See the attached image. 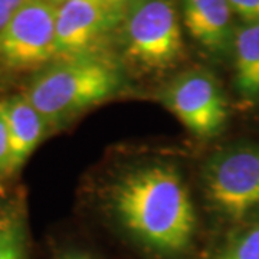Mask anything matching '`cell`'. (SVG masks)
Returning a JSON list of instances; mask_svg holds the SVG:
<instances>
[{
	"mask_svg": "<svg viewBox=\"0 0 259 259\" xmlns=\"http://www.w3.org/2000/svg\"><path fill=\"white\" fill-rule=\"evenodd\" d=\"M120 85V74L111 62L90 55L55 61L44 68L25 97L48 125H55L110 98Z\"/></svg>",
	"mask_w": 259,
	"mask_h": 259,
	"instance_id": "obj_2",
	"label": "cell"
},
{
	"mask_svg": "<svg viewBox=\"0 0 259 259\" xmlns=\"http://www.w3.org/2000/svg\"><path fill=\"white\" fill-rule=\"evenodd\" d=\"M235 85L243 100H259V22H243L233 39Z\"/></svg>",
	"mask_w": 259,
	"mask_h": 259,
	"instance_id": "obj_10",
	"label": "cell"
},
{
	"mask_svg": "<svg viewBox=\"0 0 259 259\" xmlns=\"http://www.w3.org/2000/svg\"><path fill=\"white\" fill-rule=\"evenodd\" d=\"M42 2H48V3H52V5H59V3H62L64 0H42Z\"/></svg>",
	"mask_w": 259,
	"mask_h": 259,
	"instance_id": "obj_18",
	"label": "cell"
},
{
	"mask_svg": "<svg viewBox=\"0 0 259 259\" xmlns=\"http://www.w3.org/2000/svg\"><path fill=\"white\" fill-rule=\"evenodd\" d=\"M25 3L26 0H0V32L6 28V25Z\"/></svg>",
	"mask_w": 259,
	"mask_h": 259,
	"instance_id": "obj_15",
	"label": "cell"
},
{
	"mask_svg": "<svg viewBox=\"0 0 259 259\" xmlns=\"http://www.w3.org/2000/svg\"><path fill=\"white\" fill-rule=\"evenodd\" d=\"M183 23L189 35L213 56L232 52L235 30L229 0H182Z\"/></svg>",
	"mask_w": 259,
	"mask_h": 259,
	"instance_id": "obj_8",
	"label": "cell"
},
{
	"mask_svg": "<svg viewBox=\"0 0 259 259\" xmlns=\"http://www.w3.org/2000/svg\"><path fill=\"white\" fill-rule=\"evenodd\" d=\"M213 259H259V222L239 233Z\"/></svg>",
	"mask_w": 259,
	"mask_h": 259,
	"instance_id": "obj_11",
	"label": "cell"
},
{
	"mask_svg": "<svg viewBox=\"0 0 259 259\" xmlns=\"http://www.w3.org/2000/svg\"><path fill=\"white\" fill-rule=\"evenodd\" d=\"M124 55L141 69L161 72L176 66L185 52L180 13L175 0H133L120 22Z\"/></svg>",
	"mask_w": 259,
	"mask_h": 259,
	"instance_id": "obj_3",
	"label": "cell"
},
{
	"mask_svg": "<svg viewBox=\"0 0 259 259\" xmlns=\"http://www.w3.org/2000/svg\"><path fill=\"white\" fill-rule=\"evenodd\" d=\"M229 3L243 22H259V0H229Z\"/></svg>",
	"mask_w": 259,
	"mask_h": 259,
	"instance_id": "obj_13",
	"label": "cell"
},
{
	"mask_svg": "<svg viewBox=\"0 0 259 259\" xmlns=\"http://www.w3.org/2000/svg\"><path fill=\"white\" fill-rule=\"evenodd\" d=\"M107 2H108V0H107Z\"/></svg>",
	"mask_w": 259,
	"mask_h": 259,
	"instance_id": "obj_19",
	"label": "cell"
},
{
	"mask_svg": "<svg viewBox=\"0 0 259 259\" xmlns=\"http://www.w3.org/2000/svg\"><path fill=\"white\" fill-rule=\"evenodd\" d=\"M161 100L197 137L218 136L228 120L226 97L214 75L204 69L177 75L161 93Z\"/></svg>",
	"mask_w": 259,
	"mask_h": 259,
	"instance_id": "obj_6",
	"label": "cell"
},
{
	"mask_svg": "<svg viewBox=\"0 0 259 259\" xmlns=\"http://www.w3.org/2000/svg\"><path fill=\"white\" fill-rule=\"evenodd\" d=\"M10 144V173L18 170L45 137L48 122L23 95L0 102Z\"/></svg>",
	"mask_w": 259,
	"mask_h": 259,
	"instance_id": "obj_9",
	"label": "cell"
},
{
	"mask_svg": "<svg viewBox=\"0 0 259 259\" xmlns=\"http://www.w3.org/2000/svg\"><path fill=\"white\" fill-rule=\"evenodd\" d=\"M56 5L26 0L0 32V68L42 71L56 61Z\"/></svg>",
	"mask_w": 259,
	"mask_h": 259,
	"instance_id": "obj_5",
	"label": "cell"
},
{
	"mask_svg": "<svg viewBox=\"0 0 259 259\" xmlns=\"http://www.w3.org/2000/svg\"><path fill=\"white\" fill-rule=\"evenodd\" d=\"M111 207L130 236L160 256H177L192 246L197 218L193 199L176 168L150 164L118 179Z\"/></svg>",
	"mask_w": 259,
	"mask_h": 259,
	"instance_id": "obj_1",
	"label": "cell"
},
{
	"mask_svg": "<svg viewBox=\"0 0 259 259\" xmlns=\"http://www.w3.org/2000/svg\"><path fill=\"white\" fill-rule=\"evenodd\" d=\"M110 3H112V5H115V6H118V8H125V5L127 3H130V2H133V0H108Z\"/></svg>",
	"mask_w": 259,
	"mask_h": 259,
	"instance_id": "obj_17",
	"label": "cell"
},
{
	"mask_svg": "<svg viewBox=\"0 0 259 259\" xmlns=\"http://www.w3.org/2000/svg\"><path fill=\"white\" fill-rule=\"evenodd\" d=\"M204 196L231 221L259 210V146L239 144L221 150L203 168Z\"/></svg>",
	"mask_w": 259,
	"mask_h": 259,
	"instance_id": "obj_4",
	"label": "cell"
},
{
	"mask_svg": "<svg viewBox=\"0 0 259 259\" xmlns=\"http://www.w3.org/2000/svg\"><path fill=\"white\" fill-rule=\"evenodd\" d=\"M0 259H25V235L16 222H0Z\"/></svg>",
	"mask_w": 259,
	"mask_h": 259,
	"instance_id": "obj_12",
	"label": "cell"
},
{
	"mask_svg": "<svg viewBox=\"0 0 259 259\" xmlns=\"http://www.w3.org/2000/svg\"><path fill=\"white\" fill-rule=\"evenodd\" d=\"M122 8L107 0H64L56 8V61L97 55L115 26Z\"/></svg>",
	"mask_w": 259,
	"mask_h": 259,
	"instance_id": "obj_7",
	"label": "cell"
},
{
	"mask_svg": "<svg viewBox=\"0 0 259 259\" xmlns=\"http://www.w3.org/2000/svg\"><path fill=\"white\" fill-rule=\"evenodd\" d=\"M56 259H95L93 255L83 252V250H66L61 253Z\"/></svg>",
	"mask_w": 259,
	"mask_h": 259,
	"instance_id": "obj_16",
	"label": "cell"
},
{
	"mask_svg": "<svg viewBox=\"0 0 259 259\" xmlns=\"http://www.w3.org/2000/svg\"><path fill=\"white\" fill-rule=\"evenodd\" d=\"M0 171L10 175L9 134L2 112H0Z\"/></svg>",
	"mask_w": 259,
	"mask_h": 259,
	"instance_id": "obj_14",
	"label": "cell"
}]
</instances>
